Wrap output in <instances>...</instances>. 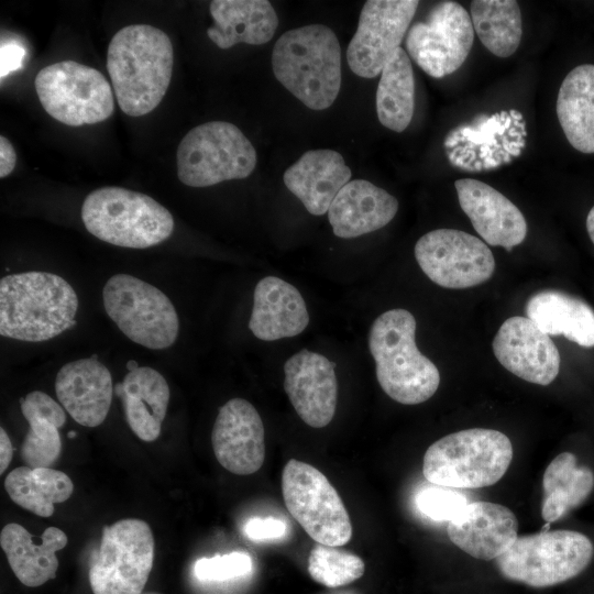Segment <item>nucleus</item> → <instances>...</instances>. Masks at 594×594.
<instances>
[{"label": "nucleus", "mask_w": 594, "mask_h": 594, "mask_svg": "<svg viewBox=\"0 0 594 594\" xmlns=\"http://www.w3.org/2000/svg\"><path fill=\"white\" fill-rule=\"evenodd\" d=\"M376 89V113L382 125L403 132L415 107V79L407 52L399 47L381 72Z\"/></svg>", "instance_id": "33"}, {"label": "nucleus", "mask_w": 594, "mask_h": 594, "mask_svg": "<svg viewBox=\"0 0 594 594\" xmlns=\"http://www.w3.org/2000/svg\"><path fill=\"white\" fill-rule=\"evenodd\" d=\"M594 487V473L579 465L571 452L558 454L547 466L542 479L541 516L553 522L581 505Z\"/></svg>", "instance_id": "31"}, {"label": "nucleus", "mask_w": 594, "mask_h": 594, "mask_svg": "<svg viewBox=\"0 0 594 594\" xmlns=\"http://www.w3.org/2000/svg\"><path fill=\"white\" fill-rule=\"evenodd\" d=\"M127 367H128L129 372H132V371H134V370H136L139 367V364H138L136 361L131 360V361H129L127 363Z\"/></svg>", "instance_id": "43"}, {"label": "nucleus", "mask_w": 594, "mask_h": 594, "mask_svg": "<svg viewBox=\"0 0 594 594\" xmlns=\"http://www.w3.org/2000/svg\"><path fill=\"white\" fill-rule=\"evenodd\" d=\"M35 90L44 110L69 127L102 122L114 110L113 95L105 76L75 61L41 69L35 77Z\"/></svg>", "instance_id": "12"}, {"label": "nucleus", "mask_w": 594, "mask_h": 594, "mask_svg": "<svg viewBox=\"0 0 594 594\" xmlns=\"http://www.w3.org/2000/svg\"><path fill=\"white\" fill-rule=\"evenodd\" d=\"M351 169L342 155L320 148L304 153L284 173V184L314 216L328 212L330 205L350 182Z\"/></svg>", "instance_id": "24"}, {"label": "nucleus", "mask_w": 594, "mask_h": 594, "mask_svg": "<svg viewBox=\"0 0 594 594\" xmlns=\"http://www.w3.org/2000/svg\"><path fill=\"white\" fill-rule=\"evenodd\" d=\"M474 29L470 13L455 1H441L406 35L408 56L429 76L442 78L458 70L470 54Z\"/></svg>", "instance_id": "13"}, {"label": "nucleus", "mask_w": 594, "mask_h": 594, "mask_svg": "<svg viewBox=\"0 0 594 594\" xmlns=\"http://www.w3.org/2000/svg\"><path fill=\"white\" fill-rule=\"evenodd\" d=\"M282 493L289 514L317 543L340 547L351 540L349 513L317 468L290 459L282 472Z\"/></svg>", "instance_id": "10"}, {"label": "nucleus", "mask_w": 594, "mask_h": 594, "mask_svg": "<svg viewBox=\"0 0 594 594\" xmlns=\"http://www.w3.org/2000/svg\"><path fill=\"white\" fill-rule=\"evenodd\" d=\"M466 497L450 487H428L416 496L418 509L437 521H450L468 505Z\"/></svg>", "instance_id": "37"}, {"label": "nucleus", "mask_w": 594, "mask_h": 594, "mask_svg": "<svg viewBox=\"0 0 594 594\" xmlns=\"http://www.w3.org/2000/svg\"><path fill=\"white\" fill-rule=\"evenodd\" d=\"M107 315L133 342L152 350L170 346L179 319L169 298L155 286L128 274H117L102 289Z\"/></svg>", "instance_id": "9"}, {"label": "nucleus", "mask_w": 594, "mask_h": 594, "mask_svg": "<svg viewBox=\"0 0 594 594\" xmlns=\"http://www.w3.org/2000/svg\"><path fill=\"white\" fill-rule=\"evenodd\" d=\"M586 230L594 244V206L591 208L586 217Z\"/></svg>", "instance_id": "42"}, {"label": "nucleus", "mask_w": 594, "mask_h": 594, "mask_svg": "<svg viewBox=\"0 0 594 594\" xmlns=\"http://www.w3.org/2000/svg\"><path fill=\"white\" fill-rule=\"evenodd\" d=\"M336 363L302 349L284 364V389L300 419L312 428L332 420L338 404Z\"/></svg>", "instance_id": "18"}, {"label": "nucleus", "mask_w": 594, "mask_h": 594, "mask_svg": "<svg viewBox=\"0 0 594 594\" xmlns=\"http://www.w3.org/2000/svg\"><path fill=\"white\" fill-rule=\"evenodd\" d=\"M4 488L16 505L36 516L51 517L55 510L54 504L72 496L74 484L62 471L23 465L7 475Z\"/></svg>", "instance_id": "32"}, {"label": "nucleus", "mask_w": 594, "mask_h": 594, "mask_svg": "<svg viewBox=\"0 0 594 594\" xmlns=\"http://www.w3.org/2000/svg\"><path fill=\"white\" fill-rule=\"evenodd\" d=\"M276 79L306 107L329 108L341 87V48L334 32L322 24L289 30L272 53Z\"/></svg>", "instance_id": "3"}, {"label": "nucleus", "mask_w": 594, "mask_h": 594, "mask_svg": "<svg viewBox=\"0 0 594 594\" xmlns=\"http://www.w3.org/2000/svg\"><path fill=\"white\" fill-rule=\"evenodd\" d=\"M593 553V543L585 535L562 529L520 536L495 562L509 581L547 587L579 575Z\"/></svg>", "instance_id": "7"}, {"label": "nucleus", "mask_w": 594, "mask_h": 594, "mask_svg": "<svg viewBox=\"0 0 594 594\" xmlns=\"http://www.w3.org/2000/svg\"><path fill=\"white\" fill-rule=\"evenodd\" d=\"M329 594H361L356 591H353V590H345V591H338V592H333V593H329Z\"/></svg>", "instance_id": "44"}, {"label": "nucleus", "mask_w": 594, "mask_h": 594, "mask_svg": "<svg viewBox=\"0 0 594 594\" xmlns=\"http://www.w3.org/2000/svg\"><path fill=\"white\" fill-rule=\"evenodd\" d=\"M216 459L229 472L250 475L265 459L264 426L255 407L232 398L219 408L211 432Z\"/></svg>", "instance_id": "17"}, {"label": "nucleus", "mask_w": 594, "mask_h": 594, "mask_svg": "<svg viewBox=\"0 0 594 594\" xmlns=\"http://www.w3.org/2000/svg\"><path fill=\"white\" fill-rule=\"evenodd\" d=\"M154 561V538L147 522L124 518L102 529L89 568L94 594H142Z\"/></svg>", "instance_id": "11"}, {"label": "nucleus", "mask_w": 594, "mask_h": 594, "mask_svg": "<svg viewBox=\"0 0 594 594\" xmlns=\"http://www.w3.org/2000/svg\"><path fill=\"white\" fill-rule=\"evenodd\" d=\"M525 311L544 333L562 334L584 348L594 346V310L581 298L544 289L528 299Z\"/></svg>", "instance_id": "28"}, {"label": "nucleus", "mask_w": 594, "mask_h": 594, "mask_svg": "<svg viewBox=\"0 0 594 594\" xmlns=\"http://www.w3.org/2000/svg\"><path fill=\"white\" fill-rule=\"evenodd\" d=\"M167 34L148 24H131L110 41L107 69L120 109L130 117L153 111L165 96L173 73Z\"/></svg>", "instance_id": "1"}, {"label": "nucleus", "mask_w": 594, "mask_h": 594, "mask_svg": "<svg viewBox=\"0 0 594 594\" xmlns=\"http://www.w3.org/2000/svg\"><path fill=\"white\" fill-rule=\"evenodd\" d=\"M16 154L12 143L6 138L0 136V177L4 178L15 166Z\"/></svg>", "instance_id": "40"}, {"label": "nucleus", "mask_w": 594, "mask_h": 594, "mask_svg": "<svg viewBox=\"0 0 594 594\" xmlns=\"http://www.w3.org/2000/svg\"><path fill=\"white\" fill-rule=\"evenodd\" d=\"M81 220L99 240L130 249H146L168 239L170 212L152 197L122 187H102L84 200Z\"/></svg>", "instance_id": "6"}, {"label": "nucleus", "mask_w": 594, "mask_h": 594, "mask_svg": "<svg viewBox=\"0 0 594 594\" xmlns=\"http://www.w3.org/2000/svg\"><path fill=\"white\" fill-rule=\"evenodd\" d=\"M252 558L240 551L211 558H200L196 561L194 573L204 582H224L248 575L252 572Z\"/></svg>", "instance_id": "36"}, {"label": "nucleus", "mask_w": 594, "mask_h": 594, "mask_svg": "<svg viewBox=\"0 0 594 594\" xmlns=\"http://www.w3.org/2000/svg\"><path fill=\"white\" fill-rule=\"evenodd\" d=\"M177 175L189 187H208L249 177L256 151L234 124L209 121L191 129L177 148Z\"/></svg>", "instance_id": "8"}, {"label": "nucleus", "mask_w": 594, "mask_h": 594, "mask_svg": "<svg viewBox=\"0 0 594 594\" xmlns=\"http://www.w3.org/2000/svg\"><path fill=\"white\" fill-rule=\"evenodd\" d=\"M145 594H157V593H145Z\"/></svg>", "instance_id": "46"}, {"label": "nucleus", "mask_w": 594, "mask_h": 594, "mask_svg": "<svg viewBox=\"0 0 594 594\" xmlns=\"http://www.w3.org/2000/svg\"><path fill=\"white\" fill-rule=\"evenodd\" d=\"M492 348L497 361L526 382L546 386L559 374L561 359L556 344L527 317L505 320Z\"/></svg>", "instance_id": "16"}, {"label": "nucleus", "mask_w": 594, "mask_h": 594, "mask_svg": "<svg viewBox=\"0 0 594 594\" xmlns=\"http://www.w3.org/2000/svg\"><path fill=\"white\" fill-rule=\"evenodd\" d=\"M308 323L306 302L295 286L275 276L258 280L249 321V328L257 339L275 341L296 337Z\"/></svg>", "instance_id": "23"}, {"label": "nucleus", "mask_w": 594, "mask_h": 594, "mask_svg": "<svg viewBox=\"0 0 594 594\" xmlns=\"http://www.w3.org/2000/svg\"><path fill=\"white\" fill-rule=\"evenodd\" d=\"M414 252L421 271L444 288L477 286L490 279L495 270L487 244L455 229H437L424 234Z\"/></svg>", "instance_id": "14"}, {"label": "nucleus", "mask_w": 594, "mask_h": 594, "mask_svg": "<svg viewBox=\"0 0 594 594\" xmlns=\"http://www.w3.org/2000/svg\"><path fill=\"white\" fill-rule=\"evenodd\" d=\"M74 437H76V432H75V431H69V432H68V438L72 439V438H74Z\"/></svg>", "instance_id": "45"}, {"label": "nucleus", "mask_w": 594, "mask_h": 594, "mask_svg": "<svg viewBox=\"0 0 594 594\" xmlns=\"http://www.w3.org/2000/svg\"><path fill=\"white\" fill-rule=\"evenodd\" d=\"M398 210V200L369 180H350L338 193L328 210L333 233L352 239L389 223Z\"/></svg>", "instance_id": "22"}, {"label": "nucleus", "mask_w": 594, "mask_h": 594, "mask_svg": "<svg viewBox=\"0 0 594 594\" xmlns=\"http://www.w3.org/2000/svg\"><path fill=\"white\" fill-rule=\"evenodd\" d=\"M470 16L481 43L493 55L505 58L517 51L522 35L517 1L475 0L471 2Z\"/></svg>", "instance_id": "34"}, {"label": "nucleus", "mask_w": 594, "mask_h": 594, "mask_svg": "<svg viewBox=\"0 0 594 594\" xmlns=\"http://www.w3.org/2000/svg\"><path fill=\"white\" fill-rule=\"evenodd\" d=\"M416 319L406 309L380 315L369 332L376 378L392 399L404 405L428 400L437 392L440 373L416 345Z\"/></svg>", "instance_id": "4"}, {"label": "nucleus", "mask_w": 594, "mask_h": 594, "mask_svg": "<svg viewBox=\"0 0 594 594\" xmlns=\"http://www.w3.org/2000/svg\"><path fill=\"white\" fill-rule=\"evenodd\" d=\"M13 457L11 440L3 428L0 429V473L2 474L9 466Z\"/></svg>", "instance_id": "41"}, {"label": "nucleus", "mask_w": 594, "mask_h": 594, "mask_svg": "<svg viewBox=\"0 0 594 594\" xmlns=\"http://www.w3.org/2000/svg\"><path fill=\"white\" fill-rule=\"evenodd\" d=\"M454 186L462 210L484 242L510 252L525 240L526 219L507 197L477 179H458Z\"/></svg>", "instance_id": "19"}, {"label": "nucleus", "mask_w": 594, "mask_h": 594, "mask_svg": "<svg viewBox=\"0 0 594 594\" xmlns=\"http://www.w3.org/2000/svg\"><path fill=\"white\" fill-rule=\"evenodd\" d=\"M55 392L64 409L81 426L101 425L112 400L110 371L96 354L72 361L61 367Z\"/></svg>", "instance_id": "21"}, {"label": "nucleus", "mask_w": 594, "mask_h": 594, "mask_svg": "<svg viewBox=\"0 0 594 594\" xmlns=\"http://www.w3.org/2000/svg\"><path fill=\"white\" fill-rule=\"evenodd\" d=\"M1 78L22 67L25 56L24 47L16 40L1 42Z\"/></svg>", "instance_id": "39"}, {"label": "nucleus", "mask_w": 594, "mask_h": 594, "mask_svg": "<svg viewBox=\"0 0 594 594\" xmlns=\"http://www.w3.org/2000/svg\"><path fill=\"white\" fill-rule=\"evenodd\" d=\"M209 11L215 24L207 35L222 50L238 43L265 44L278 26L276 12L265 0H213Z\"/></svg>", "instance_id": "27"}, {"label": "nucleus", "mask_w": 594, "mask_h": 594, "mask_svg": "<svg viewBox=\"0 0 594 594\" xmlns=\"http://www.w3.org/2000/svg\"><path fill=\"white\" fill-rule=\"evenodd\" d=\"M67 544L66 534L57 527H47L40 542L21 525H6L0 534V546L18 580L29 587L43 585L56 576V552Z\"/></svg>", "instance_id": "25"}, {"label": "nucleus", "mask_w": 594, "mask_h": 594, "mask_svg": "<svg viewBox=\"0 0 594 594\" xmlns=\"http://www.w3.org/2000/svg\"><path fill=\"white\" fill-rule=\"evenodd\" d=\"M20 406L30 426L20 448L21 460L31 468H51L62 451L59 428L66 421L64 407L40 391L21 398Z\"/></svg>", "instance_id": "30"}, {"label": "nucleus", "mask_w": 594, "mask_h": 594, "mask_svg": "<svg viewBox=\"0 0 594 594\" xmlns=\"http://www.w3.org/2000/svg\"><path fill=\"white\" fill-rule=\"evenodd\" d=\"M419 1L369 0L346 50L351 70L363 78L381 74L409 30Z\"/></svg>", "instance_id": "15"}, {"label": "nucleus", "mask_w": 594, "mask_h": 594, "mask_svg": "<svg viewBox=\"0 0 594 594\" xmlns=\"http://www.w3.org/2000/svg\"><path fill=\"white\" fill-rule=\"evenodd\" d=\"M78 297L63 277L31 271L7 275L0 280V334L41 342L76 324Z\"/></svg>", "instance_id": "2"}, {"label": "nucleus", "mask_w": 594, "mask_h": 594, "mask_svg": "<svg viewBox=\"0 0 594 594\" xmlns=\"http://www.w3.org/2000/svg\"><path fill=\"white\" fill-rule=\"evenodd\" d=\"M131 430L145 442L155 441L165 419L170 392L165 377L148 366L129 372L114 386Z\"/></svg>", "instance_id": "26"}, {"label": "nucleus", "mask_w": 594, "mask_h": 594, "mask_svg": "<svg viewBox=\"0 0 594 594\" xmlns=\"http://www.w3.org/2000/svg\"><path fill=\"white\" fill-rule=\"evenodd\" d=\"M512 459L513 446L505 433L485 428L465 429L442 437L427 449L422 474L437 486L481 488L497 483Z\"/></svg>", "instance_id": "5"}, {"label": "nucleus", "mask_w": 594, "mask_h": 594, "mask_svg": "<svg viewBox=\"0 0 594 594\" xmlns=\"http://www.w3.org/2000/svg\"><path fill=\"white\" fill-rule=\"evenodd\" d=\"M307 568L316 582L332 588L354 582L365 571L364 561L359 556L321 543L311 549Z\"/></svg>", "instance_id": "35"}, {"label": "nucleus", "mask_w": 594, "mask_h": 594, "mask_svg": "<svg viewBox=\"0 0 594 594\" xmlns=\"http://www.w3.org/2000/svg\"><path fill=\"white\" fill-rule=\"evenodd\" d=\"M243 530L251 540L277 539L286 534V524L274 517H254L244 525Z\"/></svg>", "instance_id": "38"}, {"label": "nucleus", "mask_w": 594, "mask_h": 594, "mask_svg": "<svg viewBox=\"0 0 594 594\" xmlns=\"http://www.w3.org/2000/svg\"><path fill=\"white\" fill-rule=\"evenodd\" d=\"M518 521L506 506L491 502L469 503L448 522L449 539L480 560H495L518 538Z\"/></svg>", "instance_id": "20"}, {"label": "nucleus", "mask_w": 594, "mask_h": 594, "mask_svg": "<svg viewBox=\"0 0 594 594\" xmlns=\"http://www.w3.org/2000/svg\"><path fill=\"white\" fill-rule=\"evenodd\" d=\"M556 109L571 146L584 154L594 153V65H579L565 76Z\"/></svg>", "instance_id": "29"}]
</instances>
